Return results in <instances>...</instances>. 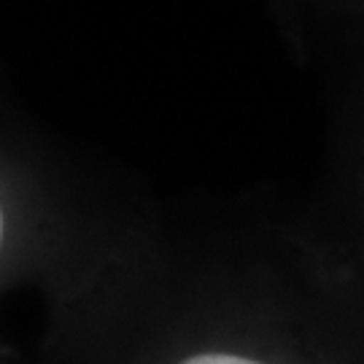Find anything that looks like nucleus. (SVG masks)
Returning a JSON list of instances; mask_svg holds the SVG:
<instances>
[{"instance_id":"1","label":"nucleus","mask_w":364,"mask_h":364,"mask_svg":"<svg viewBox=\"0 0 364 364\" xmlns=\"http://www.w3.org/2000/svg\"><path fill=\"white\" fill-rule=\"evenodd\" d=\"M183 364H262L246 356H235V353H197Z\"/></svg>"},{"instance_id":"2","label":"nucleus","mask_w":364,"mask_h":364,"mask_svg":"<svg viewBox=\"0 0 364 364\" xmlns=\"http://www.w3.org/2000/svg\"><path fill=\"white\" fill-rule=\"evenodd\" d=\"M3 237H6V213H3V203H0V248H3Z\"/></svg>"}]
</instances>
